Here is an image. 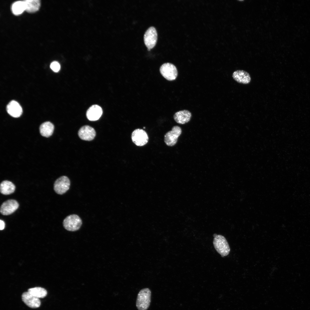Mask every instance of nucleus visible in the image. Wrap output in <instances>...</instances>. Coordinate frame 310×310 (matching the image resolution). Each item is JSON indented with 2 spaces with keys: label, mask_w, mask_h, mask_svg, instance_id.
<instances>
[{
  "label": "nucleus",
  "mask_w": 310,
  "mask_h": 310,
  "mask_svg": "<svg viewBox=\"0 0 310 310\" xmlns=\"http://www.w3.org/2000/svg\"><path fill=\"white\" fill-rule=\"evenodd\" d=\"M151 292L148 288L141 289L137 294L136 306L138 310H147L151 301Z\"/></svg>",
  "instance_id": "1"
},
{
  "label": "nucleus",
  "mask_w": 310,
  "mask_h": 310,
  "mask_svg": "<svg viewBox=\"0 0 310 310\" xmlns=\"http://www.w3.org/2000/svg\"><path fill=\"white\" fill-rule=\"evenodd\" d=\"M214 247L217 251L222 257L227 255L230 251L229 245L225 238L220 235H214Z\"/></svg>",
  "instance_id": "2"
},
{
  "label": "nucleus",
  "mask_w": 310,
  "mask_h": 310,
  "mask_svg": "<svg viewBox=\"0 0 310 310\" xmlns=\"http://www.w3.org/2000/svg\"><path fill=\"white\" fill-rule=\"evenodd\" d=\"M82 224V220L78 215L73 214L68 216L64 219L63 224L67 230L75 231L79 230Z\"/></svg>",
  "instance_id": "3"
},
{
  "label": "nucleus",
  "mask_w": 310,
  "mask_h": 310,
  "mask_svg": "<svg viewBox=\"0 0 310 310\" xmlns=\"http://www.w3.org/2000/svg\"><path fill=\"white\" fill-rule=\"evenodd\" d=\"M160 71L161 74L168 81H173L177 78L178 72L176 67L173 64L166 63L160 67Z\"/></svg>",
  "instance_id": "4"
},
{
  "label": "nucleus",
  "mask_w": 310,
  "mask_h": 310,
  "mask_svg": "<svg viewBox=\"0 0 310 310\" xmlns=\"http://www.w3.org/2000/svg\"><path fill=\"white\" fill-rule=\"evenodd\" d=\"M145 45L148 50L155 45L157 40V33L154 27H150L145 32L144 36Z\"/></svg>",
  "instance_id": "5"
},
{
  "label": "nucleus",
  "mask_w": 310,
  "mask_h": 310,
  "mask_svg": "<svg viewBox=\"0 0 310 310\" xmlns=\"http://www.w3.org/2000/svg\"><path fill=\"white\" fill-rule=\"evenodd\" d=\"M182 133L181 128L178 126H173L172 130L167 132L164 136V141L168 146H172L177 143L178 137Z\"/></svg>",
  "instance_id": "6"
},
{
  "label": "nucleus",
  "mask_w": 310,
  "mask_h": 310,
  "mask_svg": "<svg viewBox=\"0 0 310 310\" xmlns=\"http://www.w3.org/2000/svg\"><path fill=\"white\" fill-rule=\"evenodd\" d=\"M131 138L133 143L137 146H143L146 144L148 141V137L146 132L144 130L137 129L132 133Z\"/></svg>",
  "instance_id": "7"
},
{
  "label": "nucleus",
  "mask_w": 310,
  "mask_h": 310,
  "mask_svg": "<svg viewBox=\"0 0 310 310\" xmlns=\"http://www.w3.org/2000/svg\"><path fill=\"white\" fill-rule=\"evenodd\" d=\"M70 181L67 176H63L57 179L54 183V189L57 194L62 195L69 189Z\"/></svg>",
  "instance_id": "8"
},
{
  "label": "nucleus",
  "mask_w": 310,
  "mask_h": 310,
  "mask_svg": "<svg viewBox=\"0 0 310 310\" xmlns=\"http://www.w3.org/2000/svg\"><path fill=\"white\" fill-rule=\"evenodd\" d=\"M19 204L14 199H9L4 202L0 208V212L3 215H8L13 213L18 208Z\"/></svg>",
  "instance_id": "9"
},
{
  "label": "nucleus",
  "mask_w": 310,
  "mask_h": 310,
  "mask_svg": "<svg viewBox=\"0 0 310 310\" xmlns=\"http://www.w3.org/2000/svg\"><path fill=\"white\" fill-rule=\"evenodd\" d=\"M78 134L82 140L90 141L94 138L96 135V132L93 127L86 125L82 127L80 129Z\"/></svg>",
  "instance_id": "10"
},
{
  "label": "nucleus",
  "mask_w": 310,
  "mask_h": 310,
  "mask_svg": "<svg viewBox=\"0 0 310 310\" xmlns=\"http://www.w3.org/2000/svg\"><path fill=\"white\" fill-rule=\"evenodd\" d=\"M22 299L24 303L31 308H36L40 306L41 302L39 299L33 296L28 291L22 293Z\"/></svg>",
  "instance_id": "11"
},
{
  "label": "nucleus",
  "mask_w": 310,
  "mask_h": 310,
  "mask_svg": "<svg viewBox=\"0 0 310 310\" xmlns=\"http://www.w3.org/2000/svg\"><path fill=\"white\" fill-rule=\"evenodd\" d=\"M233 79L240 84H248L251 81V77L249 74L243 70H237L234 71L232 74Z\"/></svg>",
  "instance_id": "12"
},
{
  "label": "nucleus",
  "mask_w": 310,
  "mask_h": 310,
  "mask_svg": "<svg viewBox=\"0 0 310 310\" xmlns=\"http://www.w3.org/2000/svg\"><path fill=\"white\" fill-rule=\"evenodd\" d=\"M6 108L8 113L14 117H20L22 113L21 106L18 102L14 100L11 101L8 103Z\"/></svg>",
  "instance_id": "13"
},
{
  "label": "nucleus",
  "mask_w": 310,
  "mask_h": 310,
  "mask_svg": "<svg viewBox=\"0 0 310 310\" xmlns=\"http://www.w3.org/2000/svg\"><path fill=\"white\" fill-rule=\"evenodd\" d=\"M102 113V110L101 107L97 105H94L88 110L86 115L89 120L96 121L100 118Z\"/></svg>",
  "instance_id": "14"
},
{
  "label": "nucleus",
  "mask_w": 310,
  "mask_h": 310,
  "mask_svg": "<svg viewBox=\"0 0 310 310\" xmlns=\"http://www.w3.org/2000/svg\"><path fill=\"white\" fill-rule=\"evenodd\" d=\"M191 116L190 112L187 110H183L176 113L174 115V119L177 123L183 124L189 122Z\"/></svg>",
  "instance_id": "15"
},
{
  "label": "nucleus",
  "mask_w": 310,
  "mask_h": 310,
  "mask_svg": "<svg viewBox=\"0 0 310 310\" xmlns=\"http://www.w3.org/2000/svg\"><path fill=\"white\" fill-rule=\"evenodd\" d=\"M16 189L15 185L11 182L5 180L0 184V191L3 195H8L14 192Z\"/></svg>",
  "instance_id": "16"
},
{
  "label": "nucleus",
  "mask_w": 310,
  "mask_h": 310,
  "mask_svg": "<svg viewBox=\"0 0 310 310\" xmlns=\"http://www.w3.org/2000/svg\"><path fill=\"white\" fill-rule=\"evenodd\" d=\"M54 126L49 121L45 122L41 125L40 127V132L41 135L44 137H48L53 134Z\"/></svg>",
  "instance_id": "17"
},
{
  "label": "nucleus",
  "mask_w": 310,
  "mask_h": 310,
  "mask_svg": "<svg viewBox=\"0 0 310 310\" xmlns=\"http://www.w3.org/2000/svg\"><path fill=\"white\" fill-rule=\"evenodd\" d=\"M24 3L25 11L32 13L38 11L40 7V2L39 0H25Z\"/></svg>",
  "instance_id": "18"
},
{
  "label": "nucleus",
  "mask_w": 310,
  "mask_h": 310,
  "mask_svg": "<svg viewBox=\"0 0 310 310\" xmlns=\"http://www.w3.org/2000/svg\"><path fill=\"white\" fill-rule=\"evenodd\" d=\"M28 291L33 296L38 299L44 298L47 294L46 290L41 287L30 288L28 289Z\"/></svg>",
  "instance_id": "19"
},
{
  "label": "nucleus",
  "mask_w": 310,
  "mask_h": 310,
  "mask_svg": "<svg viewBox=\"0 0 310 310\" xmlns=\"http://www.w3.org/2000/svg\"><path fill=\"white\" fill-rule=\"evenodd\" d=\"M11 10L13 13L15 15L22 14L25 11L24 1H18L14 2L11 6Z\"/></svg>",
  "instance_id": "20"
},
{
  "label": "nucleus",
  "mask_w": 310,
  "mask_h": 310,
  "mask_svg": "<svg viewBox=\"0 0 310 310\" xmlns=\"http://www.w3.org/2000/svg\"><path fill=\"white\" fill-rule=\"evenodd\" d=\"M50 68L54 72H57L60 69V65L59 63L57 61L52 62L50 65Z\"/></svg>",
  "instance_id": "21"
},
{
  "label": "nucleus",
  "mask_w": 310,
  "mask_h": 310,
  "mask_svg": "<svg viewBox=\"0 0 310 310\" xmlns=\"http://www.w3.org/2000/svg\"><path fill=\"white\" fill-rule=\"evenodd\" d=\"M0 230H3V229L5 227V223L2 220H0Z\"/></svg>",
  "instance_id": "22"
}]
</instances>
